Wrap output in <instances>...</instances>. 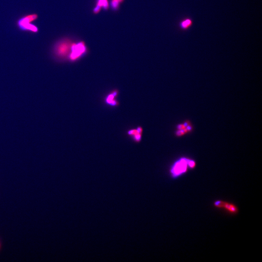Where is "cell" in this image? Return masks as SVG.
<instances>
[{"label": "cell", "instance_id": "6da1fadb", "mask_svg": "<svg viewBox=\"0 0 262 262\" xmlns=\"http://www.w3.org/2000/svg\"><path fill=\"white\" fill-rule=\"evenodd\" d=\"M73 42L68 39H64L59 41L54 49L55 54L58 58L68 59Z\"/></svg>", "mask_w": 262, "mask_h": 262}, {"label": "cell", "instance_id": "7a4b0ae2", "mask_svg": "<svg viewBox=\"0 0 262 262\" xmlns=\"http://www.w3.org/2000/svg\"><path fill=\"white\" fill-rule=\"evenodd\" d=\"M38 17V15L35 13L24 16L20 18L17 22L18 28L23 31L37 33L38 31V27L32 22L36 20Z\"/></svg>", "mask_w": 262, "mask_h": 262}, {"label": "cell", "instance_id": "3957f363", "mask_svg": "<svg viewBox=\"0 0 262 262\" xmlns=\"http://www.w3.org/2000/svg\"><path fill=\"white\" fill-rule=\"evenodd\" d=\"M87 52V47L84 42L81 41L78 43H73L68 60L70 62H75L81 58Z\"/></svg>", "mask_w": 262, "mask_h": 262}, {"label": "cell", "instance_id": "277c9868", "mask_svg": "<svg viewBox=\"0 0 262 262\" xmlns=\"http://www.w3.org/2000/svg\"><path fill=\"white\" fill-rule=\"evenodd\" d=\"M188 160L186 158H181L174 163L170 170L172 177L177 178L187 172Z\"/></svg>", "mask_w": 262, "mask_h": 262}, {"label": "cell", "instance_id": "5b68a950", "mask_svg": "<svg viewBox=\"0 0 262 262\" xmlns=\"http://www.w3.org/2000/svg\"><path fill=\"white\" fill-rule=\"evenodd\" d=\"M119 93V91L115 89L108 94L105 99V104L112 107H116L119 106V102L116 99Z\"/></svg>", "mask_w": 262, "mask_h": 262}, {"label": "cell", "instance_id": "8992f818", "mask_svg": "<svg viewBox=\"0 0 262 262\" xmlns=\"http://www.w3.org/2000/svg\"><path fill=\"white\" fill-rule=\"evenodd\" d=\"M216 207L221 208L225 210L227 212L231 214L236 213L237 212V209L235 205L227 202L222 201H218L215 203Z\"/></svg>", "mask_w": 262, "mask_h": 262}, {"label": "cell", "instance_id": "52a82bcc", "mask_svg": "<svg viewBox=\"0 0 262 262\" xmlns=\"http://www.w3.org/2000/svg\"><path fill=\"white\" fill-rule=\"evenodd\" d=\"M143 132V128L141 127H138L137 129H131L128 131V134L130 136H133L135 141L138 143L141 141Z\"/></svg>", "mask_w": 262, "mask_h": 262}, {"label": "cell", "instance_id": "ba28073f", "mask_svg": "<svg viewBox=\"0 0 262 262\" xmlns=\"http://www.w3.org/2000/svg\"><path fill=\"white\" fill-rule=\"evenodd\" d=\"M193 128L192 124H191L184 129L177 130L175 133L176 136L178 137L183 136L184 135L187 134L192 131Z\"/></svg>", "mask_w": 262, "mask_h": 262}, {"label": "cell", "instance_id": "9c48e42d", "mask_svg": "<svg viewBox=\"0 0 262 262\" xmlns=\"http://www.w3.org/2000/svg\"><path fill=\"white\" fill-rule=\"evenodd\" d=\"M192 21L189 19L183 20L180 23V26L182 29L186 30L192 26Z\"/></svg>", "mask_w": 262, "mask_h": 262}, {"label": "cell", "instance_id": "30bf717a", "mask_svg": "<svg viewBox=\"0 0 262 262\" xmlns=\"http://www.w3.org/2000/svg\"><path fill=\"white\" fill-rule=\"evenodd\" d=\"M96 6L100 8L102 7L104 9H107L109 6L108 0H97Z\"/></svg>", "mask_w": 262, "mask_h": 262}, {"label": "cell", "instance_id": "8fae6325", "mask_svg": "<svg viewBox=\"0 0 262 262\" xmlns=\"http://www.w3.org/2000/svg\"><path fill=\"white\" fill-rule=\"evenodd\" d=\"M121 2L119 0H111V6L113 9L116 10L119 7V4Z\"/></svg>", "mask_w": 262, "mask_h": 262}, {"label": "cell", "instance_id": "7c38bea8", "mask_svg": "<svg viewBox=\"0 0 262 262\" xmlns=\"http://www.w3.org/2000/svg\"><path fill=\"white\" fill-rule=\"evenodd\" d=\"M188 166L190 169H194L196 166L195 162L193 160H189L188 161Z\"/></svg>", "mask_w": 262, "mask_h": 262}, {"label": "cell", "instance_id": "4fadbf2b", "mask_svg": "<svg viewBox=\"0 0 262 262\" xmlns=\"http://www.w3.org/2000/svg\"><path fill=\"white\" fill-rule=\"evenodd\" d=\"M119 1H120L121 3H122L124 0H119Z\"/></svg>", "mask_w": 262, "mask_h": 262}]
</instances>
